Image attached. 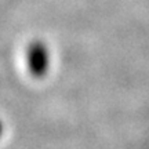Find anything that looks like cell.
I'll return each instance as SVG.
<instances>
[{
	"label": "cell",
	"mask_w": 149,
	"mask_h": 149,
	"mask_svg": "<svg viewBox=\"0 0 149 149\" xmlns=\"http://www.w3.org/2000/svg\"><path fill=\"white\" fill-rule=\"evenodd\" d=\"M26 58L31 73L39 77L46 74L48 70L50 57H48V48L44 43L40 40H35L31 43L26 50Z\"/></svg>",
	"instance_id": "1"
}]
</instances>
